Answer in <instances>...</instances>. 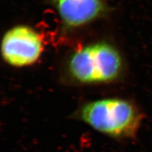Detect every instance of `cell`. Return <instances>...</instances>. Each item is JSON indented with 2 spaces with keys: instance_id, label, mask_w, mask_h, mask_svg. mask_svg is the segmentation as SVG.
I'll use <instances>...</instances> for the list:
<instances>
[{
  "instance_id": "6da1fadb",
  "label": "cell",
  "mask_w": 152,
  "mask_h": 152,
  "mask_svg": "<svg viewBox=\"0 0 152 152\" xmlns=\"http://www.w3.org/2000/svg\"><path fill=\"white\" fill-rule=\"evenodd\" d=\"M79 117L96 131L120 138L135 137L143 118L134 103L118 98L101 99L85 104L79 112Z\"/></svg>"
},
{
  "instance_id": "7a4b0ae2",
  "label": "cell",
  "mask_w": 152,
  "mask_h": 152,
  "mask_svg": "<svg viewBox=\"0 0 152 152\" xmlns=\"http://www.w3.org/2000/svg\"><path fill=\"white\" fill-rule=\"evenodd\" d=\"M122 68L119 52L104 42L88 45L75 52L68 64L72 77L84 84L112 82L121 75Z\"/></svg>"
},
{
  "instance_id": "3957f363",
  "label": "cell",
  "mask_w": 152,
  "mask_h": 152,
  "mask_svg": "<svg viewBox=\"0 0 152 152\" xmlns=\"http://www.w3.org/2000/svg\"><path fill=\"white\" fill-rule=\"evenodd\" d=\"M42 51L43 45L40 36L30 27H14L3 37L1 55L11 66L23 67L32 65L39 59Z\"/></svg>"
},
{
  "instance_id": "277c9868",
  "label": "cell",
  "mask_w": 152,
  "mask_h": 152,
  "mask_svg": "<svg viewBox=\"0 0 152 152\" xmlns=\"http://www.w3.org/2000/svg\"><path fill=\"white\" fill-rule=\"evenodd\" d=\"M64 25L77 27L93 21L104 13L102 0H53Z\"/></svg>"
}]
</instances>
